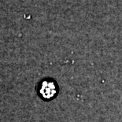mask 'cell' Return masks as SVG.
Segmentation results:
<instances>
[{"mask_svg":"<svg viewBox=\"0 0 122 122\" xmlns=\"http://www.w3.org/2000/svg\"><path fill=\"white\" fill-rule=\"evenodd\" d=\"M36 92L43 101H51L58 93V87L56 81L51 78H44L38 83Z\"/></svg>","mask_w":122,"mask_h":122,"instance_id":"cell-1","label":"cell"}]
</instances>
